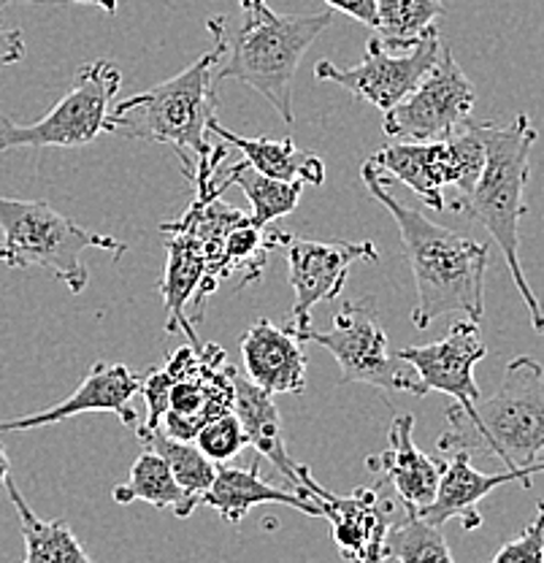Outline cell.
<instances>
[{
	"mask_svg": "<svg viewBox=\"0 0 544 563\" xmlns=\"http://www.w3.org/2000/svg\"><path fill=\"white\" fill-rule=\"evenodd\" d=\"M360 179L374 201L382 203L399 225L401 246L418 287V303L412 312L414 328L425 331L436 317L455 312L466 314L474 322L482 320L488 246L471 242L438 225L423 211L396 201L371 161L363 163Z\"/></svg>",
	"mask_w": 544,
	"mask_h": 563,
	"instance_id": "obj_1",
	"label": "cell"
},
{
	"mask_svg": "<svg viewBox=\"0 0 544 563\" xmlns=\"http://www.w3.org/2000/svg\"><path fill=\"white\" fill-rule=\"evenodd\" d=\"M214 46L203 52L196 63L179 70L171 79L136 92L109 109L103 133H114L122 139L152 141L168 144L177 152L181 174L190 176L198 163L212 157L214 146L207 141L209 122L214 120V74L225 57V33L222 16L207 22Z\"/></svg>",
	"mask_w": 544,
	"mask_h": 563,
	"instance_id": "obj_2",
	"label": "cell"
},
{
	"mask_svg": "<svg viewBox=\"0 0 544 563\" xmlns=\"http://www.w3.org/2000/svg\"><path fill=\"white\" fill-rule=\"evenodd\" d=\"M336 11L318 14H279L268 0H238V20L222 16L225 57L214 79H236L253 87L277 109L285 125H292V79L309 46L323 35Z\"/></svg>",
	"mask_w": 544,
	"mask_h": 563,
	"instance_id": "obj_3",
	"label": "cell"
},
{
	"mask_svg": "<svg viewBox=\"0 0 544 563\" xmlns=\"http://www.w3.org/2000/svg\"><path fill=\"white\" fill-rule=\"evenodd\" d=\"M479 136L485 141V168L477 185L466 196H455L449 209L460 211L469 220L479 222L499 244L514 285L523 303L529 307L531 325L544 333V307L525 282L520 266V220L525 217V185L531 179V150L536 144V128L529 114H518L509 125L499 122H477Z\"/></svg>",
	"mask_w": 544,
	"mask_h": 563,
	"instance_id": "obj_4",
	"label": "cell"
},
{
	"mask_svg": "<svg viewBox=\"0 0 544 563\" xmlns=\"http://www.w3.org/2000/svg\"><path fill=\"white\" fill-rule=\"evenodd\" d=\"M447 428L438 453H488L504 468L531 466L544 457V366L536 357L509 361L490 398L453 404L444 412Z\"/></svg>",
	"mask_w": 544,
	"mask_h": 563,
	"instance_id": "obj_5",
	"label": "cell"
},
{
	"mask_svg": "<svg viewBox=\"0 0 544 563\" xmlns=\"http://www.w3.org/2000/svg\"><path fill=\"white\" fill-rule=\"evenodd\" d=\"M233 363L220 344H187L142 377L144 428L192 442L209 420L233 412Z\"/></svg>",
	"mask_w": 544,
	"mask_h": 563,
	"instance_id": "obj_6",
	"label": "cell"
},
{
	"mask_svg": "<svg viewBox=\"0 0 544 563\" xmlns=\"http://www.w3.org/2000/svg\"><path fill=\"white\" fill-rule=\"evenodd\" d=\"M85 250L122 255L127 246L120 239L76 225L71 217L60 214L46 201L0 196V263L9 268H44L79 296L90 282V272L81 261Z\"/></svg>",
	"mask_w": 544,
	"mask_h": 563,
	"instance_id": "obj_7",
	"label": "cell"
},
{
	"mask_svg": "<svg viewBox=\"0 0 544 563\" xmlns=\"http://www.w3.org/2000/svg\"><path fill=\"white\" fill-rule=\"evenodd\" d=\"M292 331V328H290ZM296 333L301 342L320 344L336 357L342 377L338 385L363 383L377 390L409 393V396H425L418 377L409 363L390 352V342L385 328L379 325L374 298L366 301H344L333 312L331 331H318V328H298Z\"/></svg>",
	"mask_w": 544,
	"mask_h": 563,
	"instance_id": "obj_8",
	"label": "cell"
},
{
	"mask_svg": "<svg viewBox=\"0 0 544 563\" xmlns=\"http://www.w3.org/2000/svg\"><path fill=\"white\" fill-rule=\"evenodd\" d=\"M122 85L114 60H92L76 70L74 85L38 122L20 125L0 114V152L22 146H85L103 133V122Z\"/></svg>",
	"mask_w": 544,
	"mask_h": 563,
	"instance_id": "obj_9",
	"label": "cell"
},
{
	"mask_svg": "<svg viewBox=\"0 0 544 563\" xmlns=\"http://www.w3.org/2000/svg\"><path fill=\"white\" fill-rule=\"evenodd\" d=\"M442 49L444 44L438 27H431L418 44L403 52L388 49L377 35H371L366 41V55L358 66L342 68L333 66L331 60H323L314 66V76L320 81L344 87L360 101L377 106L379 111H390L431 74Z\"/></svg>",
	"mask_w": 544,
	"mask_h": 563,
	"instance_id": "obj_10",
	"label": "cell"
},
{
	"mask_svg": "<svg viewBox=\"0 0 544 563\" xmlns=\"http://www.w3.org/2000/svg\"><path fill=\"white\" fill-rule=\"evenodd\" d=\"M477 92L444 44L431 74L393 109L385 111V133L396 141H438L471 120Z\"/></svg>",
	"mask_w": 544,
	"mask_h": 563,
	"instance_id": "obj_11",
	"label": "cell"
},
{
	"mask_svg": "<svg viewBox=\"0 0 544 563\" xmlns=\"http://www.w3.org/2000/svg\"><path fill=\"white\" fill-rule=\"evenodd\" d=\"M301 485L318 504L323 518L331 523L333 544L338 553L353 563L388 561V533L393 528V501L382 483L377 488H358L347 496L331 493L312 477L307 466Z\"/></svg>",
	"mask_w": 544,
	"mask_h": 563,
	"instance_id": "obj_12",
	"label": "cell"
},
{
	"mask_svg": "<svg viewBox=\"0 0 544 563\" xmlns=\"http://www.w3.org/2000/svg\"><path fill=\"white\" fill-rule=\"evenodd\" d=\"M288 272L296 292L292 314L285 325H312V309L318 303L336 301L344 290L349 268L355 263H377L379 252L371 242H314V239L288 236Z\"/></svg>",
	"mask_w": 544,
	"mask_h": 563,
	"instance_id": "obj_13",
	"label": "cell"
},
{
	"mask_svg": "<svg viewBox=\"0 0 544 563\" xmlns=\"http://www.w3.org/2000/svg\"><path fill=\"white\" fill-rule=\"evenodd\" d=\"M396 355L412 366L425 396L444 393L464 407L482 398L477 379H474V366L488 355V347H485L482 333L474 320L453 322L442 342L401 347Z\"/></svg>",
	"mask_w": 544,
	"mask_h": 563,
	"instance_id": "obj_14",
	"label": "cell"
},
{
	"mask_svg": "<svg viewBox=\"0 0 544 563\" xmlns=\"http://www.w3.org/2000/svg\"><path fill=\"white\" fill-rule=\"evenodd\" d=\"M138 387H142V377L133 374L125 363L98 361L66 401L44 409V412H33L16 420H3L0 422V433L33 431V428L55 426V422L71 420L76 415L85 412H111L125 422V426L133 428L138 426V412L133 407V398H136Z\"/></svg>",
	"mask_w": 544,
	"mask_h": 563,
	"instance_id": "obj_15",
	"label": "cell"
},
{
	"mask_svg": "<svg viewBox=\"0 0 544 563\" xmlns=\"http://www.w3.org/2000/svg\"><path fill=\"white\" fill-rule=\"evenodd\" d=\"M536 474H544V457L531 463V466L504 468L499 474H482L471 466L469 453H449V461H444L442 479L431 507L425 509L420 518L425 523L442 528L447 520H460L466 531H477L482 526V515H479V501L488 493L507 483H520L523 488H531Z\"/></svg>",
	"mask_w": 544,
	"mask_h": 563,
	"instance_id": "obj_16",
	"label": "cell"
},
{
	"mask_svg": "<svg viewBox=\"0 0 544 563\" xmlns=\"http://www.w3.org/2000/svg\"><path fill=\"white\" fill-rule=\"evenodd\" d=\"M414 418L412 415H396L390 422V448L385 453L371 455L366 466L388 485L396 498L403 504L407 515H423L434 501L438 479H442L444 461L425 455L412 439Z\"/></svg>",
	"mask_w": 544,
	"mask_h": 563,
	"instance_id": "obj_17",
	"label": "cell"
},
{
	"mask_svg": "<svg viewBox=\"0 0 544 563\" xmlns=\"http://www.w3.org/2000/svg\"><path fill=\"white\" fill-rule=\"evenodd\" d=\"M242 361L244 374L271 396L307 390V352L288 325L253 322L242 339Z\"/></svg>",
	"mask_w": 544,
	"mask_h": 563,
	"instance_id": "obj_18",
	"label": "cell"
},
{
	"mask_svg": "<svg viewBox=\"0 0 544 563\" xmlns=\"http://www.w3.org/2000/svg\"><path fill=\"white\" fill-rule=\"evenodd\" d=\"M368 161L377 166L385 185L401 181V185H407L429 209L442 211L447 207L444 190L453 185L447 139L399 141V144L377 150Z\"/></svg>",
	"mask_w": 544,
	"mask_h": 563,
	"instance_id": "obj_19",
	"label": "cell"
},
{
	"mask_svg": "<svg viewBox=\"0 0 544 563\" xmlns=\"http://www.w3.org/2000/svg\"><path fill=\"white\" fill-rule=\"evenodd\" d=\"M233 387H236V398H233V415L244 426L249 444L255 448V453L266 461L274 463L279 474L288 479L290 490L301 493L303 498L312 501L309 490L301 485L303 472L307 466L292 461L288 453V442H285V428H282V415H279L277 404H274L271 393H266L263 387H257L247 374H242L238 368H233Z\"/></svg>",
	"mask_w": 544,
	"mask_h": 563,
	"instance_id": "obj_20",
	"label": "cell"
},
{
	"mask_svg": "<svg viewBox=\"0 0 544 563\" xmlns=\"http://www.w3.org/2000/svg\"><path fill=\"white\" fill-rule=\"evenodd\" d=\"M201 504H207L225 523L233 526L242 523L249 509L260 507V504H285V507L312 515V518H323L318 504L303 498L301 493L266 483L260 474V455L249 466H218V477H214L212 488L203 493Z\"/></svg>",
	"mask_w": 544,
	"mask_h": 563,
	"instance_id": "obj_21",
	"label": "cell"
},
{
	"mask_svg": "<svg viewBox=\"0 0 544 563\" xmlns=\"http://www.w3.org/2000/svg\"><path fill=\"white\" fill-rule=\"evenodd\" d=\"M166 233V272L160 279L163 303H166V333H185L190 344H201L196 325L187 317V303L196 296L198 285L203 279V252L196 239L185 231H163Z\"/></svg>",
	"mask_w": 544,
	"mask_h": 563,
	"instance_id": "obj_22",
	"label": "cell"
},
{
	"mask_svg": "<svg viewBox=\"0 0 544 563\" xmlns=\"http://www.w3.org/2000/svg\"><path fill=\"white\" fill-rule=\"evenodd\" d=\"M209 131L227 146H236L255 172L271 176V179L301 181V185H323L325 181V163L312 150H298L290 139L238 136V133L222 128L218 117L209 122Z\"/></svg>",
	"mask_w": 544,
	"mask_h": 563,
	"instance_id": "obj_23",
	"label": "cell"
},
{
	"mask_svg": "<svg viewBox=\"0 0 544 563\" xmlns=\"http://www.w3.org/2000/svg\"><path fill=\"white\" fill-rule=\"evenodd\" d=\"M5 490H9L11 504L20 515L22 542H25V561L22 563H96L81 548L66 520L38 518L11 477L5 479Z\"/></svg>",
	"mask_w": 544,
	"mask_h": 563,
	"instance_id": "obj_24",
	"label": "cell"
},
{
	"mask_svg": "<svg viewBox=\"0 0 544 563\" xmlns=\"http://www.w3.org/2000/svg\"><path fill=\"white\" fill-rule=\"evenodd\" d=\"M111 496L116 504L144 501L157 509H171L179 520H187L198 509V501L177 483L168 463L146 448L131 466L127 483L116 485Z\"/></svg>",
	"mask_w": 544,
	"mask_h": 563,
	"instance_id": "obj_25",
	"label": "cell"
},
{
	"mask_svg": "<svg viewBox=\"0 0 544 563\" xmlns=\"http://www.w3.org/2000/svg\"><path fill=\"white\" fill-rule=\"evenodd\" d=\"M138 442L146 450L157 453L168 463L177 483L201 504L203 493L212 488L214 477H218V463L209 461L207 455L198 450L196 442H185V439L171 437L163 428H138Z\"/></svg>",
	"mask_w": 544,
	"mask_h": 563,
	"instance_id": "obj_26",
	"label": "cell"
},
{
	"mask_svg": "<svg viewBox=\"0 0 544 563\" xmlns=\"http://www.w3.org/2000/svg\"><path fill=\"white\" fill-rule=\"evenodd\" d=\"M225 174L227 176L222 179V187L227 190L231 185H236L238 190L247 196V201L253 203V214L249 217H253L255 225L260 228L274 225L279 217L290 214V211L298 207V201H301V181L271 179V176L255 172L247 161L236 163V166L227 168Z\"/></svg>",
	"mask_w": 544,
	"mask_h": 563,
	"instance_id": "obj_27",
	"label": "cell"
},
{
	"mask_svg": "<svg viewBox=\"0 0 544 563\" xmlns=\"http://www.w3.org/2000/svg\"><path fill=\"white\" fill-rule=\"evenodd\" d=\"M444 14V0H377V38L388 49L403 52L418 44Z\"/></svg>",
	"mask_w": 544,
	"mask_h": 563,
	"instance_id": "obj_28",
	"label": "cell"
},
{
	"mask_svg": "<svg viewBox=\"0 0 544 563\" xmlns=\"http://www.w3.org/2000/svg\"><path fill=\"white\" fill-rule=\"evenodd\" d=\"M388 559L399 563H455L438 526L425 523L418 515H407L390 528Z\"/></svg>",
	"mask_w": 544,
	"mask_h": 563,
	"instance_id": "obj_29",
	"label": "cell"
},
{
	"mask_svg": "<svg viewBox=\"0 0 544 563\" xmlns=\"http://www.w3.org/2000/svg\"><path fill=\"white\" fill-rule=\"evenodd\" d=\"M192 442L198 444L203 455L214 463L233 461L244 448H249V439L244 433V426L233 412L220 415V418L209 420L201 431L196 433Z\"/></svg>",
	"mask_w": 544,
	"mask_h": 563,
	"instance_id": "obj_30",
	"label": "cell"
},
{
	"mask_svg": "<svg viewBox=\"0 0 544 563\" xmlns=\"http://www.w3.org/2000/svg\"><path fill=\"white\" fill-rule=\"evenodd\" d=\"M490 563H544V501L536 504V515L525 531L509 539Z\"/></svg>",
	"mask_w": 544,
	"mask_h": 563,
	"instance_id": "obj_31",
	"label": "cell"
},
{
	"mask_svg": "<svg viewBox=\"0 0 544 563\" xmlns=\"http://www.w3.org/2000/svg\"><path fill=\"white\" fill-rule=\"evenodd\" d=\"M25 57V35L20 27H9L0 20V66H14Z\"/></svg>",
	"mask_w": 544,
	"mask_h": 563,
	"instance_id": "obj_32",
	"label": "cell"
},
{
	"mask_svg": "<svg viewBox=\"0 0 544 563\" xmlns=\"http://www.w3.org/2000/svg\"><path fill=\"white\" fill-rule=\"evenodd\" d=\"M327 9L353 16L360 25H377V0H325Z\"/></svg>",
	"mask_w": 544,
	"mask_h": 563,
	"instance_id": "obj_33",
	"label": "cell"
},
{
	"mask_svg": "<svg viewBox=\"0 0 544 563\" xmlns=\"http://www.w3.org/2000/svg\"><path fill=\"white\" fill-rule=\"evenodd\" d=\"M27 3H81V5H98L107 14H114L120 9V0H27Z\"/></svg>",
	"mask_w": 544,
	"mask_h": 563,
	"instance_id": "obj_34",
	"label": "cell"
},
{
	"mask_svg": "<svg viewBox=\"0 0 544 563\" xmlns=\"http://www.w3.org/2000/svg\"><path fill=\"white\" fill-rule=\"evenodd\" d=\"M11 477V463H9V455H5L3 444H0V488H5V479Z\"/></svg>",
	"mask_w": 544,
	"mask_h": 563,
	"instance_id": "obj_35",
	"label": "cell"
}]
</instances>
